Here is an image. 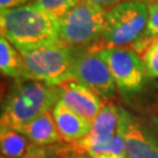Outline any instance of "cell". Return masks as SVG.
<instances>
[{
	"instance_id": "7a4b0ae2",
	"label": "cell",
	"mask_w": 158,
	"mask_h": 158,
	"mask_svg": "<svg viewBox=\"0 0 158 158\" xmlns=\"http://www.w3.org/2000/svg\"><path fill=\"white\" fill-rule=\"evenodd\" d=\"M57 101L56 85L35 80L18 81L2 104L0 127L21 129L40 115L52 110Z\"/></svg>"
},
{
	"instance_id": "52a82bcc",
	"label": "cell",
	"mask_w": 158,
	"mask_h": 158,
	"mask_svg": "<svg viewBox=\"0 0 158 158\" xmlns=\"http://www.w3.org/2000/svg\"><path fill=\"white\" fill-rule=\"evenodd\" d=\"M74 79L90 87L103 98L110 97L116 91V83L102 49L89 47L75 51Z\"/></svg>"
},
{
	"instance_id": "e0dca14e",
	"label": "cell",
	"mask_w": 158,
	"mask_h": 158,
	"mask_svg": "<svg viewBox=\"0 0 158 158\" xmlns=\"http://www.w3.org/2000/svg\"><path fill=\"white\" fill-rule=\"evenodd\" d=\"M80 1L81 0H34L32 4L54 18L60 19L73 10Z\"/></svg>"
},
{
	"instance_id": "4fadbf2b",
	"label": "cell",
	"mask_w": 158,
	"mask_h": 158,
	"mask_svg": "<svg viewBox=\"0 0 158 158\" xmlns=\"http://www.w3.org/2000/svg\"><path fill=\"white\" fill-rule=\"evenodd\" d=\"M0 70L5 76L18 81L25 80V64L21 53L2 35L0 36Z\"/></svg>"
},
{
	"instance_id": "d6986e66",
	"label": "cell",
	"mask_w": 158,
	"mask_h": 158,
	"mask_svg": "<svg viewBox=\"0 0 158 158\" xmlns=\"http://www.w3.org/2000/svg\"><path fill=\"white\" fill-rule=\"evenodd\" d=\"M144 36H148V38L158 36V0L157 1H152L149 5L148 26Z\"/></svg>"
},
{
	"instance_id": "8992f818",
	"label": "cell",
	"mask_w": 158,
	"mask_h": 158,
	"mask_svg": "<svg viewBox=\"0 0 158 158\" xmlns=\"http://www.w3.org/2000/svg\"><path fill=\"white\" fill-rule=\"evenodd\" d=\"M119 127L128 158H158V119H145L121 108Z\"/></svg>"
},
{
	"instance_id": "ffe728a7",
	"label": "cell",
	"mask_w": 158,
	"mask_h": 158,
	"mask_svg": "<svg viewBox=\"0 0 158 158\" xmlns=\"http://www.w3.org/2000/svg\"><path fill=\"white\" fill-rule=\"evenodd\" d=\"M33 1L34 0H0V8L1 11L10 10V8H14L19 6L28 5V4H32Z\"/></svg>"
},
{
	"instance_id": "8fae6325",
	"label": "cell",
	"mask_w": 158,
	"mask_h": 158,
	"mask_svg": "<svg viewBox=\"0 0 158 158\" xmlns=\"http://www.w3.org/2000/svg\"><path fill=\"white\" fill-rule=\"evenodd\" d=\"M52 113L62 142L67 144H74L88 136L91 122L74 113L61 101H57L52 109Z\"/></svg>"
},
{
	"instance_id": "277c9868",
	"label": "cell",
	"mask_w": 158,
	"mask_h": 158,
	"mask_svg": "<svg viewBox=\"0 0 158 158\" xmlns=\"http://www.w3.org/2000/svg\"><path fill=\"white\" fill-rule=\"evenodd\" d=\"M25 80H35L49 85H57L74 79L75 49L60 40L31 51H23Z\"/></svg>"
},
{
	"instance_id": "9a60e30c",
	"label": "cell",
	"mask_w": 158,
	"mask_h": 158,
	"mask_svg": "<svg viewBox=\"0 0 158 158\" xmlns=\"http://www.w3.org/2000/svg\"><path fill=\"white\" fill-rule=\"evenodd\" d=\"M134 48L144 63L147 77H158V36L148 38L143 36L139 41L130 46Z\"/></svg>"
},
{
	"instance_id": "6da1fadb",
	"label": "cell",
	"mask_w": 158,
	"mask_h": 158,
	"mask_svg": "<svg viewBox=\"0 0 158 158\" xmlns=\"http://www.w3.org/2000/svg\"><path fill=\"white\" fill-rule=\"evenodd\" d=\"M0 31L19 52L31 51L59 41V19L28 4L1 11Z\"/></svg>"
},
{
	"instance_id": "ba28073f",
	"label": "cell",
	"mask_w": 158,
	"mask_h": 158,
	"mask_svg": "<svg viewBox=\"0 0 158 158\" xmlns=\"http://www.w3.org/2000/svg\"><path fill=\"white\" fill-rule=\"evenodd\" d=\"M102 52L119 90L124 94L141 90L147 74L139 55L130 47H110L103 48Z\"/></svg>"
},
{
	"instance_id": "30bf717a",
	"label": "cell",
	"mask_w": 158,
	"mask_h": 158,
	"mask_svg": "<svg viewBox=\"0 0 158 158\" xmlns=\"http://www.w3.org/2000/svg\"><path fill=\"white\" fill-rule=\"evenodd\" d=\"M119 117L121 108L110 102L106 103L101 111L93 119L88 136L74 144H67V149L77 152L85 147L101 145L110 142L118 130Z\"/></svg>"
},
{
	"instance_id": "44dd1931",
	"label": "cell",
	"mask_w": 158,
	"mask_h": 158,
	"mask_svg": "<svg viewBox=\"0 0 158 158\" xmlns=\"http://www.w3.org/2000/svg\"><path fill=\"white\" fill-rule=\"evenodd\" d=\"M88 1H90V2H93V4H95L97 6H101L104 10H109L110 7L117 5L118 2H122L124 0H88Z\"/></svg>"
},
{
	"instance_id": "ac0fdd59",
	"label": "cell",
	"mask_w": 158,
	"mask_h": 158,
	"mask_svg": "<svg viewBox=\"0 0 158 158\" xmlns=\"http://www.w3.org/2000/svg\"><path fill=\"white\" fill-rule=\"evenodd\" d=\"M66 152V148L40 147L35 144H31L26 153L21 158H61Z\"/></svg>"
},
{
	"instance_id": "7402d4cb",
	"label": "cell",
	"mask_w": 158,
	"mask_h": 158,
	"mask_svg": "<svg viewBox=\"0 0 158 158\" xmlns=\"http://www.w3.org/2000/svg\"><path fill=\"white\" fill-rule=\"evenodd\" d=\"M61 158H91V157L90 156H88L87 153L70 151V150H68L67 147H66V152L63 153V156Z\"/></svg>"
},
{
	"instance_id": "3957f363",
	"label": "cell",
	"mask_w": 158,
	"mask_h": 158,
	"mask_svg": "<svg viewBox=\"0 0 158 158\" xmlns=\"http://www.w3.org/2000/svg\"><path fill=\"white\" fill-rule=\"evenodd\" d=\"M149 6L137 0H124L107 10L101 40L91 46L97 49L130 47L145 35Z\"/></svg>"
},
{
	"instance_id": "2e32d148",
	"label": "cell",
	"mask_w": 158,
	"mask_h": 158,
	"mask_svg": "<svg viewBox=\"0 0 158 158\" xmlns=\"http://www.w3.org/2000/svg\"><path fill=\"white\" fill-rule=\"evenodd\" d=\"M77 152L87 153L91 158H128L122 128L118 124V130L110 142L101 145L85 147Z\"/></svg>"
},
{
	"instance_id": "7c38bea8",
	"label": "cell",
	"mask_w": 158,
	"mask_h": 158,
	"mask_svg": "<svg viewBox=\"0 0 158 158\" xmlns=\"http://www.w3.org/2000/svg\"><path fill=\"white\" fill-rule=\"evenodd\" d=\"M21 134L26 136L32 144L40 147L57 145L62 138L59 134L52 110L40 115L31 123L19 129Z\"/></svg>"
},
{
	"instance_id": "5b68a950",
	"label": "cell",
	"mask_w": 158,
	"mask_h": 158,
	"mask_svg": "<svg viewBox=\"0 0 158 158\" xmlns=\"http://www.w3.org/2000/svg\"><path fill=\"white\" fill-rule=\"evenodd\" d=\"M107 10L88 0H81L59 19V40L75 51L87 49L102 38Z\"/></svg>"
},
{
	"instance_id": "5bb4252c",
	"label": "cell",
	"mask_w": 158,
	"mask_h": 158,
	"mask_svg": "<svg viewBox=\"0 0 158 158\" xmlns=\"http://www.w3.org/2000/svg\"><path fill=\"white\" fill-rule=\"evenodd\" d=\"M32 143L20 131L0 127V149L1 156L7 158H21Z\"/></svg>"
},
{
	"instance_id": "cb8c5ba5",
	"label": "cell",
	"mask_w": 158,
	"mask_h": 158,
	"mask_svg": "<svg viewBox=\"0 0 158 158\" xmlns=\"http://www.w3.org/2000/svg\"><path fill=\"white\" fill-rule=\"evenodd\" d=\"M152 1H157V0H151V2H152Z\"/></svg>"
},
{
	"instance_id": "d4e9b609",
	"label": "cell",
	"mask_w": 158,
	"mask_h": 158,
	"mask_svg": "<svg viewBox=\"0 0 158 158\" xmlns=\"http://www.w3.org/2000/svg\"><path fill=\"white\" fill-rule=\"evenodd\" d=\"M1 158H7V157H2V156H1Z\"/></svg>"
},
{
	"instance_id": "9c48e42d",
	"label": "cell",
	"mask_w": 158,
	"mask_h": 158,
	"mask_svg": "<svg viewBox=\"0 0 158 158\" xmlns=\"http://www.w3.org/2000/svg\"><path fill=\"white\" fill-rule=\"evenodd\" d=\"M56 87L59 89V101L89 122H93L106 104L98 93L76 79L67 80Z\"/></svg>"
},
{
	"instance_id": "603a6c76",
	"label": "cell",
	"mask_w": 158,
	"mask_h": 158,
	"mask_svg": "<svg viewBox=\"0 0 158 158\" xmlns=\"http://www.w3.org/2000/svg\"><path fill=\"white\" fill-rule=\"evenodd\" d=\"M156 113H157V115H158V101H157V103H156Z\"/></svg>"
}]
</instances>
